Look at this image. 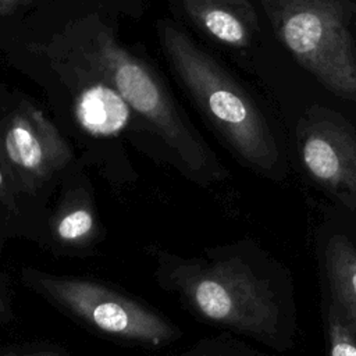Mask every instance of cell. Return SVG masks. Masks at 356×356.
<instances>
[{"mask_svg":"<svg viewBox=\"0 0 356 356\" xmlns=\"http://www.w3.org/2000/svg\"><path fill=\"white\" fill-rule=\"evenodd\" d=\"M160 38L171 67L234 152L266 175L280 172V149L252 97L177 24L163 22Z\"/></svg>","mask_w":356,"mask_h":356,"instance_id":"obj_1","label":"cell"},{"mask_svg":"<svg viewBox=\"0 0 356 356\" xmlns=\"http://www.w3.org/2000/svg\"><path fill=\"white\" fill-rule=\"evenodd\" d=\"M288 51L332 93L356 100V47L346 0H261Z\"/></svg>","mask_w":356,"mask_h":356,"instance_id":"obj_2","label":"cell"},{"mask_svg":"<svg viewBox=\"0 0 356 356\" xmlns=\"http://www.w3.org/2000/svg\"><path fill=\"white\" fill-rule=\"evenodd\" d=\"M88 58L129 107L152 125L191 172L204 178L225 177V170L202 138L182 120L163 83L142 60L124 49L106 31L99 32L93 39Z\"/></svg>","mask_w":356,"mask_h":356,"instance_id":"obj_3","label":"cell"},{"mask_svg":"<svg viewBox=\"0 0 356 356\" xmlns=\"http://www.w3.org/2000/svg\"><path fill=\"white\" fill-rule=\"evenodd\" d=\"M175 281L191 305L209 321L261 339L277 334L274 293L239 259L182 267Z\"/></svg>","mask_w":356,"mask_h":356,"instance_id":"obj_4","label":"cell"},{"mask_svg":"<svg viewBox=\"0 0 356 356\" xmlns=\"http://www.w3.org/2000/svg\"><path fill=\"white\" fill-rule=\"evenodd\" d=\"M35 282L42 292L106 334L149 345L177 337L175 328L160 316L100 284L46 274H38Z\"/></svg>","mask_w":356,"mask_h":356,"instance_id":"obj_5","label":"cell"},{"mask_svg":"<svg viewBox=\"0 0 356 356\" xmlns=\"http://www.w3.org/2000/svg\"><path fill=\"white\" fill-rule=\"evenodd\" d=\"M72 152L54 124L33 106H21L0 125L1 168L22 189H35L63 170Z\"/></svg>","mask_w":356,"mask_h":356,"instance_id":"obj_6","label":"cell"},{"mask_svg":"<svg viewBox=\"0 0 356 356\" xmlns=\"http://www.w3.org/2000/svg\"><path fill=\"white\" fill-rule=\"evenodd\" d=\"M296 134L299 156L309 175L356 209V131L323 110L306 115Z\"/></svg>","mask_w":356,"mask_h":356,"instance_id":"obj_7","label":"cell"},{"mask_svg":"<svg viewBox=\"0 0 356 356\" xmlns=\"http://www.w3.org/2000/svg\"><path fill=\"white\" fill-rule=\"evenodd\" d=\"M191 18L211 38L234 47L249 46L259 32L249 0H182Z\"/></svg>","mask_w":356,"mask_h":356,"instance_id":"obj_8","label":"cell"},{"mask_svg":"<svg viewBox=\"0 0 356 356\" xmlns=\"http://www.w3.org/2000/svg\"><path fill=\"white\" fill-rule=\"evenodd\" d=\"M131 110L125 99L108 82L86 86L76 96L74 106L78 124L93 136L120 134L129 122Z\"/></svg>","mask_w":356,"mask_h":356,"instance_id":"obj_9","label":"cell"},{"mask_svg":"<svg viewBox=\"0 0 356 356\" xmlns=\"http://www.w3.org/2000/svg\"><path fill=\"white\" fill-rule=\"evenodd\" d=\"M325 267L331 306L356 341V248L348 238L335 235L328 241Z\"/></svg>","mask_w":356,"mask_h":356,"instance_id":"obj_10","label":"cell"},{"mask_svg":"<svg viewBox=\"0 0 356 356\" xmlns=\"http://www.w3.org/2000/svg\"><path fill=\"white\" fill-rule=\"evenodd\" d=\"M95 228V218L90 210L78 207L65 213L56 225L57 236L67 243L85 241Z\"/></svg>","mask_w":356,"mask_h":356,"instance_id":"obj_11","label":"cell"},{"mask_svg":"<svg viewBox=\"0 0 356 356\" xmlns=\"http://www.w3.org/2000/svg\"><path fill=\"white\" fill-rule=\"evenodd\" d=\"M330 356H356V341L331 306L328 313Z\"/></svg>","mask_w":356,"mask_h":356,"instance_id":"obj_12","label":"cell"},{"mask_svg":"<svg viewBox=\"0 0 356 356\" xmlns=\"http://www.w3.org/2000/svg\"><path fill=\"white\" fill-rule=\"evenodd\" d=\"M24 0H0V14H7L19 6Z\"/></svg>","mask_w":356,"mask_h":356,"instance_id":"obj_13","label":"cell"},{"mask_svg":"<svg viewBox=\"0 0 356 356\" xmlns=\"http://www.w3.org/2000/svg\"><path fill=\"white\" fill-rule=\"evenodd\" d=\"M13 356H60L54 352H38V353H29V355H13Z\"/></svg>","mask_w":356,"mask_h":356,"instance_id":"obj_14","label":"cell"},{"mask_svg":"<svg viewBox=\"0 0 356 356\" xmlns=\"http://www.w3.org/2000/svg\"><path fill=\"white\" fill-rule=\"evenodd\" d=\"M6 171L0 167V191L4 188V185H6V174H4Z\"/></svg>","mask_w":356,"mask_h":356,"instance_id":"obj_15","label":"cell"},{"mask_svg":"<svg viewBox=\"0 0 356 356\" xmlns=\"http://www.w3.org/2000/svg\"><path fill=\"white\" fill-rule=\"evenodd\" d=\"M3 312H4V303H3V299L0 296V313H3Z\"/></svg>","mask_w":356,"mask_h":356,"instance_id":"obj_16","label":"cell"}]
</instances>
